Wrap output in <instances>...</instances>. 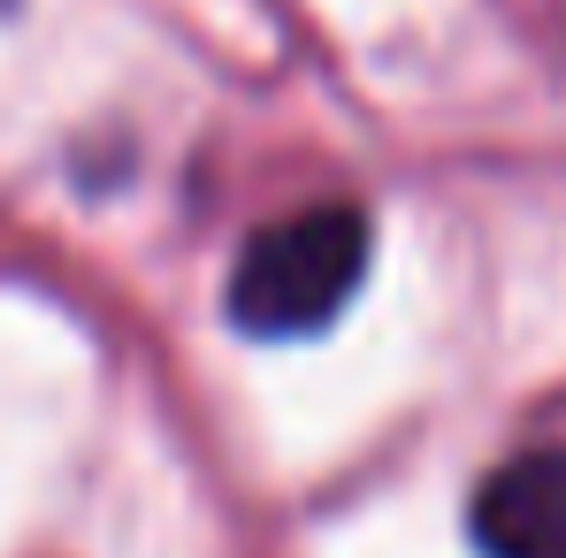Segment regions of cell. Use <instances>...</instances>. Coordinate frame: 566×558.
I'll list each match as a JSON object with an SVG mask.
<instances>
[{"instance_id":"6da1fadb","label":"cell","mask_w":566,"mask_h":558,"mask_svg":"<svg viewBox=\"0 0 566 558\" xmlns=\"http://www.w3.org/2000/svg\"><path fill=\"white\" fill-rule=\"evenodd\" d=\"M368 214L353 199H329V207H298L269 230L245 238L238 269H230V322L245 337H314L329 329L353 291L368 276Z\"/></svg>"},{"instance_id":"7a4b0ae2","label":"cell","mask_w":566,"mask_h":558,"mask_svg":"<svg viewBox=\"0 0 566 558\" xmlns=\"http://www.w3.org/2000/svg\"><path fill=\"white\" fill-rule=\"evenodd\" d=\"M474 551L482 558H566V444H536L474 489Z\"/></svg>"}]
</instances>
